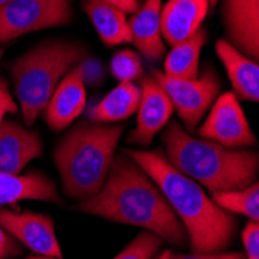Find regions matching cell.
Returning a JSON list of instances; mask_svg holds the SVG:
<instances>
[{
	"mask_svg": "<svg viewBox=\"0 0 259 259\" xmlns=\"http://www.w3.org/2000/svg\"><path fill=\"white\" fill-rule=\"evenodd\" d=\"M196 131L199 138L214 141L228 149H250L257 143L244 109L233 92H225L214 100Z\"/></svg>",
	"mask_w": 259,
	"mask_h": 259,
	"instance_id": "ba28073f",
	"label": "cell"
},
{
	"mask_svg": "<svg viewBox=\"0 0 259 259\" xmlns=\"http://www.w3.org/2000/svg\"><path fill=\"white\" fill-rule=\"evenodd\" d=\"M163 241L151 231H141L112 259H154L160 251Z\"/></svg>",
	"mask_w": 259,
	"mask_h": 259,
	"instance_id": "603a6c76",
	"label": "cell"
},
{
	"mask_svg": "<svg viewBox=\"0 0 259 259\" xmlns=\"http://www.w3.org/2000/svg\"><path fill=\"white\" fill-rule=\"evenodd\" d=\"M138 101L140 87L135 82H118L104 98L85 112V118L92 123L116 124L131 118L137 112Z\"/></svg>",
	"mask_w": 259,
	"mask_h": 259,
	"instance_id": "ac0fdd59",
	"label": "cell"
},
{
	"mask_svg": "<svg viewBox=\"0 0 259 259\" xmlns=\"http://www.w3.org/2000/svg\"><path fill=\"white\" fill-rule=\"evenodd\" d=\"M123 152L155 182L166 197L188 234L191 253H219L230 247L238 228L234 214L216 205L197 182L179 172L163 151L124 149Z\"/></svg>",
	"mask_w": 259,
	"mask_h": 259,
	"instance_id": "7a4b0ae2",
	"label": "cell"
},
{
	"mask_svg": "<svg viewBox=\"0 0 259 259\" xmlns=\"http://www.w3.org/2000/svg\"><path fill=\"white\" fill-rule=\"evenodd\" d=\"M169 253H171V250H164L163 253H160V254H158V257H157V259H168V257H169Z\"/></svg>",
	"mask_w": 259,
	"mask_h": 259,
	"instance_id": "f546056e",
	"label": "cell"
},
{
	"mask_svg": "<svg viewBox=\"0 0 259 259\" xmlns=\"http://www.w3.org/2000/svg\"><path fill=\"white\" fill-rule=\"evenodd\" d=\"M23 253L22 245L11 238L10 234L0 225V259H10V257H17Z\"/></svg>",
	"mask_w": 259,
	"mask_h": 259,
	"instance_id": "4316f807",
	"label": "cell"
},
{
	"mask_svg": "<svg viewBox=\"0 0 259 259\" xmlns=\"http://www.w3.org/2000/svg\"><path fill=\"white\" fill-rule=\"evenodd\" d=\"M168 259H245L244 253L239 251H219V253H169Z\"/></svg>",
	"mask_w": 259,
	"mask_h": 259,
	"instance_id": "83f0119b",
	"label": "cell"
},
{
	"mask_svg": "<svg viewBox=\"0 0 259 259\" xmlns=\"http://www.w3.org/2000/svg\"><path fill=\"white\" fill-rule=\"evenodd\" d=\"M141 2H143V0H140V4H141Z\"/></svg>",
	"mask_w": 259,
	"mask_h": 259,
	"instance_id": "e575fe53",
	"label": "cell"
},
{
	"mask_svg": "<svg viewBox=\"0 0 259 259\" xmlns=\"http://www.w3.org/2000/svg\"><path fill=\"white\" fill-rule=\"evenodd\" d=\"M208 10V0H168L160 13L163 40L174 47L193 37L202 30Z\"/></svg>",
	"mask_w": 259,
	"mask_h": 259,
	"instance_id": "5bb4252c",
	"label": "cell"
},
{
	"mask_svg": "<svg viewBox=\"0 0 259 259\" xmlns=\"http://www.w3.org/2000/svg\"><path fill=\"white\" fill-rule=\"evenodd\" d=\"M216 53L224 64L238 100L257 103L259 100V65L247 58L227 39L216 42Z\"/></svg>",
	"mask_w": 259,
	"mask_h": 259,
	"instance_id": "e0dca14e",
	"label": "cell"
},
{
	"mask_svg": "<svg viewBox=\"0 0 259 259\" xmlns=\"http://www.w3.org/2000/svg\"><path fill=\"white\" fill-rule=\"evenodd\" d=\"M87 93L85 82L81 76L78 65L62 78L55 89L53 95L44 109V120L50 129L65 131L85 110Z\"/></svg>",
	"mask_w": 259,
	"mask_h": 259,
	"instance_id": "4fadbf2b",
	"label": "cell"
},
{
	"mask_svg": "<svg viewBox=\"0 0 259 259\" xmlns=\"http://www.w3.org/2000/svg\"><path fill=\"white\" fill-rule=\"evenodd\" d=\"M5 53V47H0V61H2V56Z\"/></svg>",
	"mask_w": 259,
	"mask_h": 259,
	"instance_id": "1f68e13d",
	"label": "cell"
},
{
	"mask_svg": "<svg viewBox=\"0 0 259 259\" xmlns=\"http://www.w3.org/2000/svg\"><path fill=\"white\" fill-rule=\"evenodd\" d=\"M106 4H110L116 8H120L121 11H124L126 14H132L138 10V7L141 5L140 0H103Z\"/></svg>",
	"mask_w": 259,
	"mask_h": 259,
	"instance_id": "f1b7e54d",
	"label": "cell"
},
{
	"mask_svg": "<svg viewBox=\"0 0 259 259\" xmlns=\"http://www.w3.org/2000/svg\"><path fill=\"white\" fill-rule=\"evenodd\" d=\"M19 106L10 90L8 81L5 78H0V124L7 120V115H16Z\"/></svg>",
	"mask_w": 259,
	"mask_h": 259,
	"instance_id": "d4e9b609",
	"label": "cell"
},
{
	"mask_svg": "<svg viewBox=\"0 0 259 259\" xmlns=\"http://www.w3.org/2000/svg\"><path fill=\"white\" fill-rule=\"evenodd\" d=\"M0 225L20 245L36 254L62 259L55 222L49 214L0 208Z\"/></svg>",
	"mask_w": 259,
	"mask_h": 259,
	"instance_id": "9c48e42d",
	"label": "cell"
},
{
	"mask_svg": "<svg viewBox=\"0 0 259 259\" xmlns=\"http://www.w3.org/2000/svg\"><path fill=\"white\" fill-rule=\"evenodd\" d=\"M205 44L206 33L200 30L193 37L171 47V52L164 58L163 73L179 79H196L200 75V53Z\"/></svg>",
	"mask_w": 259,
	"mask_h": 259,
	"instance_id": "ffe728a7",
	"label": "cell"
},
{
	"mask_svg": "<svg viewBox=\"0 0 259 259\" xmlns=\"http://www.w3.org/2000/svg\"><path fill=\"white\" fill-rule=\"evenodd\" d=\"M110 73L118 82H134L143 78V62L138 53L132 50H120L110 59Z\"/></svg>",
	"mask_w": 259,
	"mask_h": 259,
	"instance_id": "7402d4cb",
	"label": "cell"
},
{
	"mask_svg": "<svg viewBox=\"0 0 259 259\" xmlns=\"http://www.w3.org/2000/svg\"><path fill=\"white\" fill-rule=\"evenodd\" d=\"M161 143L172 166L211 193L245 188L257 179L256 151L228 149L214 141L196 138L177 121H169L163 129Z\"/></svg>",
	"mask_w": 259,
	"mask_h": 259,
	"instance_id": "3957f363",
	"label": "cell"
},
{
	"mask_svg": "<svg viewBox=\"0 0 259 259\" xmlns=\"http://www.w3.org/2000/svg\"><path fill=\"white\" fill-rule=\"evenodd\" d=\"M208 4H209V7H211V5H213V7H214V5L218 4V0H208Z\"/></svg>",
	"mask_w": 259,
	"mask_h": 259,
	"instance_id": "836d02e7",
	"label": "cell"
},
{
	"mask_svg": "<svg viewBox=\"0 0 259 259\" xmlns=\"http://www.w3.org/2000/svg\"><path fill=\"white\" fill-rule=\"evenodd\" d=\"M82 10L107 47L132 42L127 14L120 8L103 0H82Z\"/></svg>",
	"mask_w": 259,
	"mask_h": 259,
	"instance_id": "d6986e66",
	"label": "cell"
},
{
	"mask_svg": "<svg viewBox=\"0 0 259 259\" xmlns=\"http://www.w3.org/2000/svg\"><path fill=\"white\" fill-rule=\"evenodd\" d=\"M27 259H58V257H50V256H31V257H27Z\"/></svg>",
	"mask_w": 259,
	"mask_h": 259,
	"instance_id": "4dcf8cb0",
	"label": "cell"
},
{
	"mask_svg": "<svg viewBox=\"0 0 259 259\" xmlns=\"http://www.w3.org/2000/svg\"><path fill=\"white\" fill-rule=\"evenodd\" d=\"M81 213L151 231L176 247L188 244V234L155 182L124 152L115 154L101 190L78 202Z\"/></svg>",
	"mask_w": 259,
	"mask_h": 259,
	"instance_id": "6da1fadb",
	"label": "cell"
},
{
	"mask_svg": "<svg viewBox=\"0 0 259 259\" xmlns=\"http://www.w3.org/2000/svg\"><path fill=\"white\" fill-rule=\"evenodd\" d=\"M79 72H81V76L87 84H97L101 81V78L104 76V70H103V65L95 61V59H90L89 56L78 65Z\"/></svg>",
	"mask_w": 259,
	"mask_h": 259,
	"instance_id": "484cf974",
	"label": "cell"
},
{
	"mask_svg": "<svg viewBox=\"0 0 259 259\" xmlns=\"http://www.w3.org/2000/svg\"><path fill=\"white\" fill-rule=\"evenodd\" d=\"M44 143L39 132L5 120L0 124V172L20 174L27 164L42 157Z\"/></svg>",
	"mask_w": 259,
	"mask_h": 259,
	"instance_id": "7c38bea8",
	"label": "cell"
},
{
	"mask_svg": "<svg viewBox=\"0 0 259 259\" xmlns=\"http://www.w3.org/2000/svg\"><path fill=\"white\" fill-rule=\"evenodd\" d=\"M152 76L169 97L186 132H194L219 97L221 81L214 70H205L196 79H179L152 70Z\"/></svg>",
	"mask_w": 259,
	"mask_h": 259,
	"instance_id": "52a82bcc",
	"label": "cell"
},
{
	"mask_svg": "<svg viewBox=\"0 0 259 259\" xmlns=\"http://www.w3.org/2000/svg\"><path fill=\"white\" fill-rule=\"evenodd\" d=\"M222 22L227 40L247 58L259 59V0H224Z\"/></svg>",
	"mask_w": 259,
	"mask_h": 259,
	"instance_id": "8fae6325",
	"label": "cell"
},
{
	"mask_svg": "<svg viewBox=\"0 0 259 259\" xmlns=\"http://www.w3.org/2000/svg\"><path fill=\"white\" fill-rule=\"evenodd\" d=\"M8 2H11V0H0V7H4V5H7Z\"/></svg>",
	"mask_w": 259,
	"mask_h": 259,
	"instance_id": "d6a6232c",
	"label": "cell"
},
{
	"mask_svg": "<svg viewBox=\"0 0 259 259\" xmlns=\"http://www.w3.org/2000/svg\"><path fill=\"white\" fill-rule=\"evenodd\" d=\"M242 244L245 248V259H259V225L250 221L242 231Z\"/></svg>",
	"mask_w": 259,
	"mask_h": 259,
	"instance_id": "cb8c5ba5",
	"label": "cell"
},
{
	"mask_svg": "<svg viewBox=\"0 0 259 259\" xmlns=\"http://www.w3.org/2000/svg\"><path fill=\"white\" fill-rule=\"evenodd\" d=\"M23 200L62 203L56 183L44 172L7 174L0 172V205L16 206Z\"/></svg>",
	"mask_w": 259,
	"mask_h": 259,
	"instance_id": "2e32d148",
	"label": "cell"
},
{
	"mask_svg": "<svg viewBox=\"0 0 259 259\" xmlns=\"http://www.w3.org/2000/svg\"><path fill=\"white\" fill-rule=\"evenodd\" d=\"M72 17V0H11L0 7V47L34 31L64 27Z\"/></svg>",
	"mask_w": 259,
	"mask_h": 259,
	"instance_id": "8992f818",
	"label": "cell"
},
{
	"mask_svg": "<svg viewBox=\"0 0 259 259\" xmlns=\"http://www.w3.org/2000/svg\"><path fill=\"white\" fill-rule=\"evenodd\" d=\"M163 0H143L135 13H132L129 22V30L132 42L141 56L157 62L164 56L166 44L161 37L160 13Z\"/></svg>",
	"mask_w": 259,
	"mask_h": 259,
	"instance_id": "9a60e30c",
	"label": "cell"
},
{
	"mask_svg": "<svg viewBox=\"0 0 259 259\" xmlns=\"http://www.w3.org/2000/svg\"><path fill=\"white\" fill-rule=\"evenodd\" d=\"M216 205L231 214H241L250 221H259V185L257 182L238 190L213 193Z\"/></svg>",
	"mask_w": 259,
	"mask_h": 259,
	"instance_id": "44dd1931",
	"label": "cell"
},
{
	"mask_svg": "<svg viewBox=\"0 0 259 259\" xmlns=\"http://www.w3.org/2000/svg\"><path fill=\"white\" fill-rule=\"evenodd\" d=\"M123 132V124L85 120L59 140L53 151V161L68 199L81 202L101 190Z\"/></svg>",
	"mask_w": 259,
	"mask_h": 259,
	"instance_id": "277c9868",
	"label": "cell"
},
{
	"mask_svg": "<svg viewBox=\"0 0 259 259\" xmlns=\"http://www.w3.org/2000/svg\"><path fill=\"white\" fill-rule=\"evenodd\" d=\"M140 101L137 107L135 127L127 135V143L148 148L155 135L171 121L174 113L172 103L155 78L146 76L140 82Z\"/></svg>",
	"mask_w": 259,
	"mask_h": 259,
	"instance_id": "30bf717a",
	"label": "cell"
},
{
	"mask_svg": "<svg viewBox=\"0 0 259 259\" xmlns=\"http://www.w3.org/2000/svg\"><path fill=\"white\" fill-rule=\"evenodd\" d=\"M85 58L82 44L49 39L11 62L14 95L27 126L36 123L62 78Z\"/></svg>",
	"mask_w": 259,
	"mask_h": 259,
	"instance_id": "5b68a950",
	"label": "cell"
}]
</instances>
